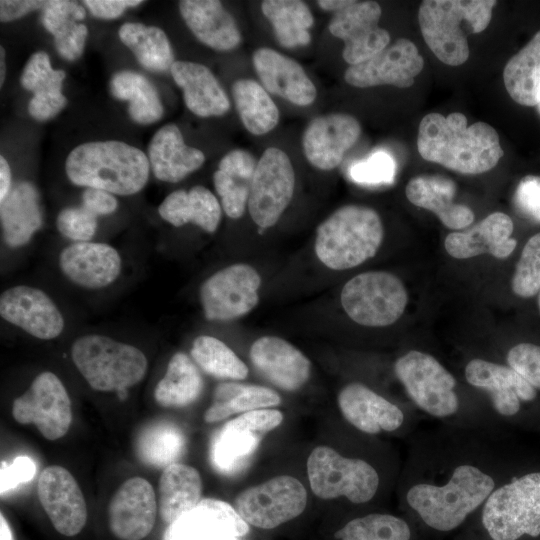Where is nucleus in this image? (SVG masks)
Segmentation results:
<instances>
[{"instance_id":"nucleus-8","label":"nucleus","mask_w":540,"mask_h":540,"mask_svg":"<svg viewBox=\"0 0 540 540\" xmlns=\"http://www.w3.org/2000/svg\"><path fill=\"white\" fill-rule=\"evenodd\" d=\"M463 378L506 430L540 420L532 413L538 390L507 364L472 357L463 367Z\"/></svg>"},{"instance_id":"nucleus-54","label":"nucleus","mask_w":540,"mask_h":540,"mask_svg":"<svg viewBox=\"0 0 540 540\" xmlns=\"http://www.w3.org/2000/svg\"><path fill=\"white\" fill-rule=\"evenodd\" d=\"M82 202V206L97 217L112 214L118 207V201L113 194L97 188H86L82 194Z\"/></svg>"},{"instance_id":"nucleus-17","label":"nucleus","mask_w":540,"mask_h":540,"mask_svg":"<svg viewBox=\"0 0 540 540\" xmlns=\"http://www.w3.org/2000/svg\"><path fill=\"white\" fill-rule=\"evenodd\" d=\"M381 14L375 1H352L331 18L328 29L344 42L342 56L350 66L372 58L389 45L388 31L378 25Z\"/></svg>"},{"instance_id":"nucleus-13","label":"nucleus","mask_w":540,"mask_h":540,"mask_svg":"<svg viewBox=\"0 0 540 540\" xmlns=\"http://www.w3.org/2000/svg\"><path fill=\"white\" fill-rule=\"evenodd\" d=\"M307 505V491L295 477L282 475L249 487L237 495L234 508L248 524L273 529L299 516Z\"/></svg>"},{"instance_id":"nucleus-14","label":"nucleus","mask_w":540,"mask_h":540,"mask_svg":"<svg viewBox=\"0 0 540 540\" xmlns=\"http://www.w3.org/2000/svg\"><path fill=\"white\" fill-rule=\"evenodd\" d=\"M295 173L288 155L279 148H267L257 161L248 211L261 229L274 226L290 204Z\"/></svg>"},{"instance_id":"nucleus-50","label":"nucleus","mask_w":540,"mask_h":540,"mask_svg":"<svg viewBox=\"0 0 540 540\" xmlns=\"http://www.w3.org/2000/svg\"><path fill=\"white\" fill-rule=\"evenodd\" d=\"M56 225L59 232L76 242H88L97 229V216L84 206L67 207L57 216Z\"/></svg>"},{"instance_id":"nucleus-23","label":"nucleus","mask_w":540,"mask_h":540,"mask_svg":"<svg viewBox=\"0 0 540 540\" xmlns=\"http://www.w3.org/2000/svg\"><path fill=\"white\" fill-rule=\"evenodd\" d=\"M255 369L276 387L293 392L310 378L311 362L294 345L277 336L255 340L249 351Z\"/></svg>"},{"instance_id":"nucleus-47","label":"nucleus","mask_w":540,"mask_h":540,"mask_svg":"<svg viewBox=\"0 0 540 540\" xmlns=\"http://www.w3.org/2000/svg\"><path fill=\"white\" fill-rule=\"evenodd\" d=\"M334 537L338 540H412L413 531L404 517L371 512L349 520Z\"/></svg>"},{"instance_id":"nucleus-32","label":"nucleus","mask_w":540,"mask_h":540,"mask_svg":"<svg viewBox=\"0 0 540 540\" xmlns=\"http://www.w3.org/2000/svg\"><path fill=\"white\" fill-rule=\"evenodd\" d=\"M0 219L5 243L13 248L27 244L43 223L40 197L28 181L13 184L0 202Z\"/></svg>"},{"instance_id":"nucleus-21","label":"nucleus","mask_w":540,"mask_h":540,"mask_svg":"<svg viewBox=\"0 0 540 540\" xmlns=\"http://www.w3.org/2000/svg\"><path fill=\"white\" fill-rule=\"evenodd\" d=\"M0 314L7 322L42 340L58 337L64 318L53 300L42 290L17 285L0 296Z\"/></svg>"},{"instance_id":"nucleus-11","label":"nucleus","mask_w":540,"mask_h":540,"mask_svg":"<svg viewBox=\"0 0 540 540\" xmlns=\"http://www.w3.org/2000/svg\"><path fill=\"white\" fill-rule=\"evenodd\" d=\"M347 316L366 327H386L403 315L408 293L403 282L387 271H367L348 280L340 294Z\"/></svg>"},{"instance_id":"nucleus-12","label":"nucleus","mask_w":540,"mask_h":540,"mask_svg":"<svg viewBox=\"0 0 540 540\" xmlns=\"http://www.w3.org/2000/svg\"><path fill=\"white\" fill-rule=\"evenodd\" d=\"M337 403L344 419L357 431L376 436H411L424 420L410 405H401L361 382H350L338 393Z\"/></svg>"},{"instance_id":"nucleus-34","label":"nucleus","mask_w":540,"mask_h":540,"mask_svg":"<svg viewBox=\"0 0 540 540\" xmlns=\"http://www.w3.org/2000/svg\"><path fill=\"white\" fill-rule=\"evenodd\" d=\"M158 213L163 220L175 227L192 223L208 233L216 231L222 216L221 205L216 196L200 185L189 191H173L159 205Z\"/></svg>"},{"instance_id":"nucleus-28","label":"nucleus","mask_w":540,"mask_h":540,"mask_svg":"<svg viewBox=\"0 0 540 540\" xmlns=\"http://www.w3.org/2000/svg\"><path fill=\"white\" fill-rule=\"evenodd\" d=\"M407 199L415 206L433 212L450 229L468 227L475 218L466 205L454 202L456 184L442 175H418L405 188Z\"/></svg>"},{"instance_id":"nucleus-60","label":"nucleus","mask_w":540,"mask_h":540,"mask_svg":"<svg viewBox=\"0 0 540 540\" xmlns=\"http://www.w3.org/2000/svg\"><path fill=\"white\" fill-rule=\"evenodd\" d=\"M0 51V86H2L5 78V51L2 46Z\"/></svg>"},{"instance_id":"nucleus-46","label":"nucleus","mask_w":540,"mask_h":540,"mask_svg":"<svg viewBox=\"0 0 540 540\" xmlns=\"http://www.w3.org/2000/svg\"><path fill=\"white\" fill-rule=\"evenodd\" d=\"M190 353L196 365L215 378L244 380L248 376L246 364L216 337L198 336L192 344Z\"/></svg>"},{"instance_id":"nucleus-25","label":"nucleus","mask_w":540,"mask_h":540,"mask_svg":"<svg viewBox=\"0 0 540 540\" xmlns=\"http://www.w3.org/2000/svg\"><path fill=\"white\" fill-rule=\"evenodd\" d=\"M252 62L261 83L270 93L297 106H308L314 102L316 87L294 59L262 47L253 53Z\"/></svg>"},{"instance_id":"nucleus-36","label":"nucleus","mask_w":540,"mask_h":540,"mask_svg":"<svg viewBox=\"0 0 540 540\" xmlns=\"http://www.w3.org/2000/svg\"><path fill=\"white\" fill-rule=\"evenodd\" d=\"M41 22L54 36L58 54L67 61L78 59L85 47L88 29L77 21L84 19V7L73 1H46L41 9Z\"/></svg>"},{"instance_id":"nucleus-4","label":"nucleus","mask_w":540,"mask_h":540,"mask_svg":"<svg viewBox=\"0 0 540 540\" xmlns=\"http://www.w3.org/2000/svg\"><path fill=\"white\" fill-rule=\"evenodd\" d=\"M469 521H475L488 540L540 537V465L526 460Z\"/></svg>"},{"instance_id":"nucleus-20","label":"nucleus","mask_w":540,"mask_h":540,"mask_svg":"<svg viewBox=\"0 0 540 540\" xmlns=\"http://www.w3.org/2000/svg\"><path fill=\"white\" fill-rule=\"evenodd\" d=\"M157 502L152 485L142 477L126 480L108 505V524L120 540H142L156 522Z\"/></svg>"},{"instance_id":"nucleus-39","label":"nucleus","mask_w":540,"mask_h":540,"mask_svg":"<svg viewBox=\"0 0 540 540\" xmlns=\"http://www.w3.org/2000/svg\"><path fill=\"white\" fill-rule=\"evenodd\" d=\"M503 81L516 103L536 106V94L540 88V30L509 59L503 71Z\"/></svg>"},{"instance_id":"nucleus-53","label":"nucleus","mask_w":540,"mask_h":540,"mask_svg":"<svg viewBox=\"0 0 540 540\" xmlns=\"http://www.w3.org/2000/svg\"><path fill=\"white\" fill-rule=\"evenodd\" d=\"M36 473L34 461L27 456L16 457L10 465L1 462V495L22 483L31 481Z\"/></svg>"},{"instance_id":"nucleus-18","label":"nucleus","mask_w":540,"mask_h":540,"mask_svg":"<svg viewBox=\"0 0 540 540\" xmlns=\"http://www.w3.org/2000/svg\"><path fill=\"white\" fill-rule=\"evenodd\" d=\"M424 66L416 45L406 38L397 39L372 58L349 66L345 81L357 88L391 85L408 88Z\"/></svg>"},{"instance_id":"nucleus-43","label":"nucleus","mask_w":540,"mask_h":540,"mask_svg":"<svg viewBox=\"0 0 540 540\" xmlns=\"http://www.w3.org/2000/svg\"><path fill=\"white\" fill-rule=\"evenodd\" d=\"M236 110L244 127L253 135L272 131L279 122V110L266 89L252 79H238L232 86Z\"/></svg>"},{"instance_id":"nucleus-31","label":"nucleus","mask_w":540,"mask_h":540,"mask_svg":"<svg viewBox=\"0 0 540 540\" xmlns=\"http://www.w3.org/2000/svg\"><path fill=\"white\" fill-rule=\"evenodd\" d=\"M66 74L54 70L46 52H35L27 61L20 83L33 92L28 104L29 114L36 120L45 121L55 117L67 104L62 94V82Z\"/></svg>"},{"instance_id":"nucleus-42","label":"nucleus","mask_w":540,"mask_h":540,"mask_svg":"<svg viewBox=\"0 0 540 540\" xmlns=\"http://www.w3.org/2000/svg\"><path fill=\"white\" fill-rule=\"evenodd\" d=\"M118 35L138 62L150 71H167L175 62L170 41L159 27L126 22L120 27Z\"/></svg>"},{"instance_id":"nucleus-55","label":"nucleus","mask_w":540,"mask_h":540,"mask_svg":"<svg viewBox=\"0 0 540 540\" xmlns=\"http://www.w3.org/2000/svg\"><path fill=\"white\" fill-rule=\"evenodd\" d=\"M139 0H85L84 5L90 13L100 19L111 20L120 17L126 8L136 7Z\"/></svg>"},{"instance_id":"nucleus-49","label":"nucleus","mask_w":540,"mask_h":540,"mask_svg":"<svg viewBox=\"0 0 540 540\" xmlns=\"http://www.w3.org/2000/svg\"><path fill=\"white\" fill-rule=\"evenodd\" d=\"M348 173L352 181L358 184H390L395 177L396 163L388 152L378 150L367 158L354 162Z\"/></svg>"},{"instance_id":"nucleus-57","label":"nucleus","mask_w":540,"mask_h":540,"mask_svg":"<svg viewBox=\"0 0 540 540\" xmlns=\"http://www.w3.org/2000/svg\"><path fill=\"white\" fill-rule=\"evenodd\" d=\"M11 170L4 156L0 157V202L9 194L12 188Z\"/></svg>"},{"instance_id":"nucleus-27","label":"nucleus","mask_w":540,"mask_h":540,"mask_svg":"<svg viewBox=\"0 0 540 540\" xmlns=\"http://www.w3.org/2000/svg\"><path fill=\"white\" fill-rule=\"evenodd\" d=\"M148 159L157 179L176 183L199 169L205 161V155L201 150L186 145L180 129L168 123L151 138Z\"/></svg>"},{"instance_id":"nucleus-61","label":"nucleus","mask_w":540,"mask_h":540,"mask_svg":"<svg viewBox=\"0 0 540 540\" xmlns=\"http://www.w3.org/2000/svg\"><path fill=\"white\" fill-rule=\"evenodd\" d=\"M536 106H537L538 111L540 113V88L538 89L537 94H536Z\"/></svg>"},{"instance_id":"nucleus-33","label":"nucleus","mask_w":540,"mask_h":540,"mask_svg":"<svg viewBox=\"0 0 540 540\" xmlns=\"http://www.w3.org/2000/svg\"><path fill=\"white\" fill-rule=\"evenodd\" d=\"M256 166L255 158L243 149L231 150L220 160L213 183L228 217L239 219L248 207Z\"/></svg>"},{"instance_id":"nucleus-10","label":"nucleus","mask_w":540,"mask_h":540,"mask_svg":"<svg viewBox=\"0 0 540 540\" xmlns=\"http://www.w3.org/2000/svg\"><path fill=\"white\" fill-rule=\"evenodd\" d=\"M312 492L321 499L345 498L354 505L372 502L381 492L382 475L374 463L360 456H344L318 446L307 459Z\"/></svg>"},{"instance_id":"nucleus-9","label":"nucleus","mask_w":540,"mask_h":540,"mask_svg":"<svg viewBox=\"0 0 540 540\" xmlns=\"http://www.w3.org/2000/svg\"><path fill=\"white\" fill-rule=\"evenodd\" d=\"M71 356L90 387L102 392H124L144 378L148 367L140 349L99 334L77 338Z\"/></svg>"},{"instance_id":"nucleus-3","label":"nucleus","mask_w":540,"mask_h":540,"mask_svg":"<svg viewBox=\"0 0 540 540\" xmlns=\"http://www.w3.org/2000/svg\"><path fill=\"white\" fill-rule=\"evenodd\" d=\"M464 114L425 115L419 124L420 156L461 174H481L494 168L504 151L497 131L485 122L467 125Z\"/></svg>"},{"instance_id":"nucleus-51","label":"nucleus","mask_w":540,"mask_h":540,"mask_svg":"<svg viewBox=\"0 0 540 540\" xmlns=\"http://www.w3.org/2000/svg\"><path fill=\"white\" fill-rule=\"evenodd\" d=\"M505 364L540 391V344L519 342L505 354Z\"/></svg>"},{"instance_id":"nucleus-44","label":"nucleus","mask_w":540,"mask_h":540,"mask_svg":"<svg viewBox=\"0 0 540 540\" xmlns=\"http://www.w3.org/2000/svg\"><path fill=\"white\" fill-rule=\"evenodd\" d=\"M185 446L183 432L171 422H157L139 434L136 452L146 465L165 468L181 456Z\"/></svg>"},{"instance_id":"nucleus-5","label":"nucleus","mask_w":540,"mask_h":540,"mask_svg":"<svg viewBox=\"0 0 540 540\" xmlns=\"http://www.w3.org/2000/svg\"><path fill=\"white\" fill-rule=\"evenodd\" d=\"M65 170L75 185L127 196L146 185L150 163L144 152L124 142L92 141L68 154Z\"/></svg>"},{"instance_id":"nucleus-45","label":"nucleus","mask_w":540,"mask_h":540,"mask_svg":"<svg viewBox=\"0 0 540 540\" xmlns=\"http://www.w3.org/2000/svg\"><path fill=\"white\" fill-rule=\"evenodd\" d=\"M262 434L242 426L236 418L228 421L212 445V461L216 468L231 472L242 465L257 448Z\"/></svg>"},{"instance_id":"nucleus-40","label":"nucleus","mask_w":540,"mask_h":540,"mask_svg":"<svg viewBox=\"0 0 540 540\" xmlns=\"http://www.w3.org/2000/svg\"><path fill=\"white\" fill-rule=\"evenodd\" d=\"M261 10L273 27L278 43L286 48L308 45L314 17L299 0H265Z\"/></svg>"},{"instance_id":"nucleus-41","label":"nucleus","mask_w":540,"mask_h":540,"mask_svg":"<svg viewBox=\"0 0 540 540\" xmlns=\"http://www.w3.org/2000/svg\"><path fill=\"white\" fill-rule=\"evenodd\" d=\"M111 94L129 103L130 117L139 124H152L163 115V105L155 86L142 74L123 70L113 75Z\"/></svg>"},{"instance_id":"nucleus-26","label":"nucleus","mask_w":540,"mask_h":540,"mask_svg":"<svg viewBox=\"0 0 540 540\" xmlns=\"http://www.w3.org/2000/svg\"><path fill=\"white\" fill-rule=\"evenodd\" d=\"M513 230V221L507 214L494 212L470 230L449 233L444 247L456 259H469L487 253L505 259L517 246L516 239L512 238Z\"/></svg>"},{"instance_id":"nucleus-52","label":"nucleus","mask_w":540,"mask_h":540,"mask_svg":"<svg viewBox=\"0 0 540 540\" xmlns=\"http://www.w3.org/2000/svg\"><path fill=\"white\" fill-rule=\"evenodd\" d=\"M513 201L523 217L540 224V176L523 177L516 187Z\"/></svg>"},{"instance_id":"nucleus-35","label":"nucleus","mask_w":540,"mask_h":540,"mask_svg":"<svg viewBox=\"0 0 540 540\" xmlns=\"http://www.w3.org/2000/svg\"><path fill=\"white\" fill-rule=\"evenodd\" d=\"M158 493L160 517L167 524H171L195 509L201 501V476L192 466L170 464L161 473Z\"/></svg>"},{"instance_id":"nucleus-38","label":"nucleus","mask_w":540,"mask_h":540,"mask_svg":"<svg viewBox=\"0 0 540 540\" xmlns=\"http://www.w3.org/2000/svg\"><path fill=\"white\" fill-rule=\"evenodd\" d=\"M203 379L196 363L183 352L175 353L154 390L155 401L165 408H181L198 399Z\"/></svg>"},{"instance_id":"nucleus-29","label":"nucleus","mask_w":540,"mask_h":540,"mask_svg":"<svg viewBox=\"0 0 540 540\" xmlns=\"http://www.w3.org/2000/svg\"><path fill=\"white\" fill-rule=\"evenodd\" d=\"M179 10L193 35L217 51L237 48L242 40L232 15L216 0H183Z\"/></svg>"},{"instance_id":"nucleus-37","label":"nucleus","mask_w":540,"mask_h":540,"mask_svg":"<svg viewBox=\"0 0 540 540\" xmlns=\"http://www.w3.org/2000/svg\"><path fill=\"white\" fill-rule=\"evenodd\" d=\"M280 403V395L268 387L223 382L215 388L213 403L206 410L204 420L215 423L233 414L266 409Z\"/></svg>"},{"instance_id":"nucleus-19","label":"nucleus","mask_w":540,"mask_h":540,"mask_svg":"<svg viewBox=\"0 0 540 540\" xmlns=\"http://www.w3.org/2000/svg\"><path fill=\"white\" fill-rule=\"evenodd\" d=\"M39 501L53 527L64 536H75L87 521L83 493L73 475L65 468L52 465L39 475Z\"/></svg>"},{"instance_id":"nucleus-62","label":"nucleus","mask_w":540,"mask_h":540,"mask_svg":"<svg viewBox=\"0 0 540 540\" xmlns=\"http://www.w3.org/2000/svg\"><path fill=\"white\" fill-rule=\"evenodd\" d=\"M537 297H538V298H537L538 310H539V313H540V289H539V291H538V293H537Z\"/></svg>"},{"instance_id":"nucleus-24","label":"nucleus","mask_w":540,"mask_h":540,"mask_svg":"<svg viewBox=\"0 0 540 540\" xmlns=\"http://www.w3.org/2000/svg\"><path fill=\"white\" fill-rule=\"evenodd\" d=\"M118 251L105 243L76 242L59 255V267L72 283L86 289H100L112 284L121 272Z\"/></svg>"},{"instance_id":"nucleus-22","label":"nucleus","mask_w":540,"mask_h":540,"mask_svg":"<svg viewBox=\"0 0 540 540\" xmlns=\"http://www.w3.org/2000/svg\"><path fill=\"white\" fill-rule=\"evenodd\" d=\"M361 125L352 115L332 113L313 118L302 135L306 159L320 170L337 167L346 152L357 142Z\"/></svg>"},{"instance_id":"nucleus-1","label":"nucleus","mask_w":540,"mask_h":540,"mask_svg":"<svg viewBox=\"0 0 540 540\" xmlns=\"http://www.w3.org/2000/svg\"><path fill=\"white\" fill-rule=\"evenodd\" d=\"M400 476L401 503L431 532L464 526L526 459L510 432L432 423L410 437Z\"/></svg>"},{"instance_id":"nucleus-30","label":"nucleus","mask_w":540,"mask_h":540,"mask_svg":"<svg viewBox=\"0 0 540 540\" xmlns=\"http://www.w3.org/2000/svg\"><path fill=\"white\" fill-rule=\"evenodd\" d=\"M170 71L175 83L183 90L186 107L193 114L211 117L229 111V98L208 67L191 61H175Z\"/></svg>"},{"instance_id":"nucleus-6","label":"nucleus","mask_w":540,"mask_h":540,"mask_svg":"<svg viewBox=\"0 0 540 540\" xmlns=\"http://www.w3.org/2000/svg\"><path fill=\"white\" fill-rule=\"evenodd\" d=\"M494 0H425L418 11L422 37L444 64L459 66L469 57L468 36L485 30Z\"/></svg>"},{"instance_id":"nucleus-48","label":"nucleus","mask_w":540,"mask_h":540,"mask_svg":"<svg viewBox=\"0 0 540 540\" xmlns=\"http://www.w3.org/2000/svg\"><path fill=\"white\" fill-rule=\"evenodd\" d=\"M513 293L521 298H531L540 289V232L524 245L511 278Z\"/></svg>"},{"instance_id":"nucleus-56","label":"nucleus","mask_w":540,"mask_h":540,"mask_svg":"<svg viewBox=\"0 0 540 540\" xmlns=\"http://www.w3.org/2000/svg\"><path fill=\"white\" fill-rule=\"evenodd\" d=\"M46 1L35 0H2L0 1V20L10 22L19 19L30 12L42 9Z\"/></svg>"},{"instance_id":"nucleus-7","label":"nucleus","mask_w":540,"mask_h":540,"mask_svg":"<svg viewBox=\"0 0 540 540\" xmlns=\"http://www.w3.org/2000/svg\"><path fill=\"white\" fill-rule=\"evenodd\" d=\"M383 237V223L374 209L348 204L335 210L319 224L314 249L326 267L346 270L374 257Z\"/></svg>"},{"instance_id":"nucleus-16","label":"nucleus","mask_w":540,"mask_h":540,"mask_svg":"<svg viewBox=\"0 0 540 540\" xmlns=\"http://www.w3.org/2000/svg\"><path fill=\"white\" fill-rule=\"evenodd\" d=\"M20 424H34L48 440L62 438L72 422L71 401L62 381L52 372L40 373L12 404Z\"/></svg>"},{"instance_id":"nucleus-15","label":"nucleus","mask_w":540,"mask_h":540,"mask_svg":"<svg viewBox=\"0 0 540 540\" xmlns=\"http://www.w3.org/2000/svg\"><path fill=\"white\" fill-rule=\"evenodd\" d=\"M261 277L245 263L225 267L200 287V302L209 321H230L252 311L259 302Z\"/></svg>"},{"instance_id":"nucleus-59","label":"nucleus","mask_w":540,"mask_h":540,"mask_svg":"<svg viewBox=\"0 0 540 540\" xmlns=\"http://www.w3.org/2000/svg\"><path fill=\"white\" fill-rule=\"evenodd\" d=\"M0 540H14L10 525L2 513L0 514Z\"/></svg>"},{"instance_id":"nucleus-58","label":"nucleus","mask_w":540,"mask_h":540,"mask_svg":"<svg viewBox=\"0 0 540 540\" xmlns=\"http://www.w3.org/2000/svg\"><path fill=\"white\" fill-rule=\"evenodd\" d=\"M351 2V0H319L317 4L323 10L336 13L347 7Z\"/></svg>"},{"instance_id":"nucleus-2","label":"nucleus","mask_w":540,"mask_h":540,"mask_svg":"<svg viewBox=\"0 0 540 540\" xmlns=\"http://www.w3.org/2000/svg\"><path fill=\"white\" fill-rule=\"evenodd\" d=\"M394 374L408 403L432 423L510 432L503 428L476 395L460 391L455 375L433 354L410 349L397 357Z\"/></svg>"}]
</instances>
